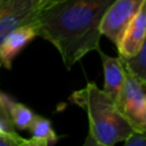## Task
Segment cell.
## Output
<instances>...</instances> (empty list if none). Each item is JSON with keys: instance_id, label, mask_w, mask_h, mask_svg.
<instances>
[{"instance_id": "obj_10", "label": "cell", "mask_w": 146, "mask_h": 146, "mask_svg": "<svg viewBox=\"0 0 146 146\" xmlns=\"http://www.w3.org/2000/svg\"><path fill=\"white\" fill-rule=\"evenodd\" d=\"M3 102L15 129L26 130L34 116V113L24 104L14 102L5 95H3Z\"/></svg>"}, {"instance_id": "obj_3", "label": "cell", "mask_w": 146, "mask_h": 146, "mask_svg": "<svg viewBox=\"0 0 146 146\" xmlns=\"http://www.w3.org/2000/svg\"><path fill=\"white\" fill-rule=\"evenodd\" d=\"M124 83L116 97L115 105L133 131L146 132L145 84L125 72Z\"/></svg>"}, {"instance_id": "obj_1", "label": "cell", "mask_w": 146, "mask_h": 146, "mask_svg": "<svg viewBox=\"0 0 146 146\" xmlns=\"http://www.w3.org/2000/svg\"><path fill=\"white\" fill-rule=\"evenodd\" d=\"M114 0H62L40 10L34 27L38 36L52 43L70 70L88 52L100 49V22Z\"/></svg>"}, {"instance_id": "obj_11", "label": "cell", "mask_w": 146, "mask_h": 146, "mask_svg": "<svg viewBox=\"0 0 146 146\" xmlns=\"http://www.w3.org/2000/svg\"><path fill=\"white\" fill-rule=\"evenodd\" d=\"M120 59L125 72L138 79L141 83L146 84V43H144L135 55L129 57H120Z\"/></svg>"}, {"instance_id": "obj_8", "label": "cell", "mask_w": 146, "mask_h": 146, "mask_svg": "<svg viewBox=\"0 0 146 146\" xmlns=\"http://www.w3.org/2000/svg\"><path fill=\"white\" fill-rule=\"evenodd\" d=\"M104 68V91L112 98L116 99L125 80V70L120 57H111L98 50Z\"/></svg>"}, {"instance_id": "obj_14", "label": "cell", "mask_w": 146, "mask_h": 146, "mask_svg": "<svg viewBox=\"0 0 146 146\" xmlns=\"http://www.w3.org/2000/svg\"><path fill=\"white\" fill-rule=\"evenodd\" d=\"M123 141L125 146H145L146 145L145 133L138 131H131L130 135Z\"/></svg>"}, {"instance_id": "obj_15", "label": "cell", "mask_w": 146, "mask_h": 146, "mask_svg": "<svg viewBox=\"0 0 146 146\" xmlns=\"http://www.w3.org/2000/svg\"><path fill=\"white\" fill-rule=\"evenodd\" d=\"M35 1H36L39 10H43V9H46V8L52 6V5H55V3H57L62 0H35Z\"/></svg>"}, {"instance_id": "obj_5", "label": "cell", "mask_w": 146, "mask_h": 146, "mask_svg": "<svg viewBox=\"0 0 146 146\" xmlns=\"http://www.w3.org/2000/svg\"><path fill=\"white\" fill-rule=\"evenodd\" d=\"M39 11L35 0H0V42L18 26L34 23Z\"/></svg>"}, {"instance_id": "obj_12", "label": "cell", "mask_w": 146, "mask_h": 146, "mask_svg": "<svg viewBox=\"0 0 146 146\" xmlns=\"http://www.w3.org/2000/svg\"><path fill=\"white\" fill-rule=\"evenodd\" d=\"M0 146H30V140L19 136L17 131H2L0 133Z\"/></svg>"}, {"instance_id": "obj_6", "label": "cell", "mask_w": 146, "mask_h": 146, "mask_svg": "<svg viewBox=\"0 0 146 146\" xmlns=\"http://www.w3.org/2000/svg\"><path fill=\"white\" fill-rule=\"evenodd\" d=\"M35 36L36 30L34 23L18 26L9 32L0 42V64L6 68H11L14 58L27 46Z\"/></svg>"}, {"instance_id": "obj_7", "label": "cell", "mask_w": 146, "mask_h": 146, "mask_svg": "<svg viewBox=\"0 0 146 146\" xmlns=\"http://www.w3.org/2000/svg\"><path fill=\"white\" fill-rule=\"evenodd\" d=\"M146 34V2H144L136 16L125 29L117 47L120 57H129L135 55L145 43Z\"/></svg>"}, {"instance_id": "obj_9", "label": "cell", "mask_w": 146, "mask_h": 146, "mask_svg": "<svg viewBox=\"0 0 146 146\" xmlns=\"http://www.w3.org/2000/svg\"><path fill=\"white\" fill-rule=\"evenodd\" d=\"M27 129L31 131V138L29 139L30 146L55 145L59 138L54 131L51 122L41 115L34 114Z\"/></svg>"}, {"instance_id": "obj_16", "label": "cell", "mask_w": 146, "mask_h": 146, "mask_svg": "<svg viewBox=\"0 0 146 146\" xmlns=\"http://www.w3.org/2000/svg\"><path fill=\"white\" fill-rule=\"evenodd\" d=\"M2 131H5V130H3V129H2V128H1V127H0V133H1V132H2Z\"/></svg>"}, {"instance_id": "obj_13", "label": "cell", "mask_w": 146, "mask_h": 146, "mask_svg": "<svg viewBox=\"0 0 146 146\" xmlns=\"http://www.w3.org/2000/svg\"><path fill=\"white\" fill-rule=\"evenodd\" d=\"M0 67H1V64H0ZM0 127L5 131H8V132L16 131V129L10 120V116L8 114V111L6 108V105L3 102V95L1 92H0Z\"/></svg>"}, {"instance_id": "obj_2", "label": "cell", "mask_w": 146, "mask_h": 146, "mask_svg": "<svg viewBox=\"0 0 146 146\" xmlns=\"http://www.w3.org/2000/svg\"><path fill=\"white\" fill-rule=\"evenodd\" d=\"M70 100L88 114L89 133L84 145L113 146L133 131L119 112L114 99L95 82H88L84 88L74 91Z\"/></svg>"}, {"instance_id": "obj_4", "label": "cell", "mask_w": 146, "mask_h": 146, "mask_svg": "<svg viewBox=\"0 0 146 146\" xmlns=\"http://www.w3.org/2000/svg\"><path fill=\"white\" fill-rule=\"evenodd\" d=\"M146 0H114L100 22V33L115 46L119 44L125 29Z\"/></svg>"}]
</instances>
